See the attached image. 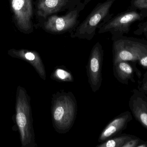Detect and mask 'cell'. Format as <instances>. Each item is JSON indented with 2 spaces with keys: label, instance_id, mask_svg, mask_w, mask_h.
<instances>
[{
  "label": "cell",
  "instance_id": "1",
  "mask_svg": "<svg viewBox=\"0 0 147 147\" xmlns=\"http://www.w3.org/2000/svg\"><path fill=\"white\" fill-rule=\"evenodd\" d=\"M51 114L53 126L59 134L69 132L74 123L78 104L71 91H57L52 96Z\"/></svg>",
  "mask_w": 147,
  "mask_h": 147
},
{
  "label": "cell",
  "instance_id": "2",
  "mask_svg": "<svg viewBox=\"0 0 147 147\" xmlns=\"http://www.w3.org/2000/svg\"><path fill=\"white\" fill-rule=\"evenodd\" d=\"M115 1L106 0L98 3L85 20L71 33V37L87 40L92 39L96 29L113 17L110 9Z\"/></svg>",
  "mask_w": 147,
  "mask_h": 147
},
{
  "label": "cell",
  "instance_id": "3",
  "mask_svg": "<svg viewBox=\"0 0 147 147\" xmlns=\"http://www.w3.org/2000/svg\"><path fill=\"white\" fill-rule=\"evenodd\" d=\"M113 41V64L121 61L136 63L147 55L146 40L123 35Z\"/></svg>",
  "mask_w": 147,
  "mask_h": 147
},
{
  "label": "cell",
  "instance_id": "4",
  "mask_svg": "<svg viewBox=\"0 0 147 147\" xmlns=\"http://www.w3.org/2000/svg\"><path fill=\"white\" fill-rule=\"evenodd\" d=\"M85 6L82 2L72 10L68 11L64 15L58 16L53 14L50 16L40 23L42 29L51 34L71 33L79 24L80 14Z\"/></svg>",
  "mask_w": 147,
  "mask_h": 147
},
{
  "label": "cell",
  "instance_id": "5",
  "mask_svg": "<svg viewBox=\"0 0 147 147\" xmlns=\"http://www.w3.org/2000/svg\"><path fill=\"white\" fill-rule=\"evenodd\" d=\"M145 18L138 11L129 8L112 17L98 28L99 34L110 33L111 40H115L124 34H127L132 24Z\"/></svg>",
  "mask_w": 147,
  "mask_h": 147
},
{
  "label": "cell",
  "instance_id": "6",
  "mask_svg": "<svg viewBox=\"0 0 147 147\" xmlns=\"http://www.w3.org/2000/svg\"><path fill=\"white\" fill-rule=\"evenodd\" d=\"M16 116L17 123L21 133L22 140L24 146H37L33 127L30 98L25 90L21 91Z\"/></svg>",
  "mask_w": 147,
  "mask_h": 147
},
{
  "label": "cell",
  "instance_id": "7",
  "mask_svg": "<svg viewBox=\"0 0 147 147\" xmlns=\"http://www.w3.org/2000/svg\"><path fill=\"white\" fill-rule=\"evenodd\" d=\"M103 56L104 50L102 45L100 42H96L91 51L86 66L88 83L93 92H96L102 85Z\"/></svg>",
  "mask_w": 147,
  "mask_h": 147
},
{
  "label": "cell",
  "instance_id": "8",
  "mask_svg": "<svg viewBox=\"0 0 147 147\" xmlns=\"http://www.w3.org/2000/svg\"><path fill=\"white\" fill-rule=\"evenodd\" d=\"M36 14L40 24L50 16L72 10L83 0H37Z\"/></svg>",
  "mask_w": 147,
  "mask_h": 147
},
{
  "label": "cell",
  "instance_id": "9",
  "mask_svg": "<svg viewBox=\"0 0 147 147\" xmlns=\"http://www.w3.org/2000/svg\"><path fill=\"white\" fill-rule=\"evenodd\" d=\"M12 7L21 29L26 32L32 30V0H12Z\"/></svg>",
  "mask_w": 147,
  "mask_h": 147
},
{
  "label": "cell",
  "instance_id": "10",
  "mask_svg": "<svg viewBox=\"0 0 147 147\" xmlns=\"http://www.w3.org/2000/svg\"><path fill=\"white\" fill-rule=\"evenodd\" d=\"M129 106L133 116L147 130V95L138 89H134Z\"/></svg>",
  "mask_w": 147,
  "mask_h": 147
},
{
  "label": "cell",
  "instance_id": "11",
  "mask_svg": "<svg viewBox=\"0 0 147 147\" xmlns=\"http://www.w3.org/2000/svg\"><path fill=\"white\" fill-rule=\"evenodd\" d=\"M132 120L133 116L129 111L122 113L109 123L104 129L98 137V142H104L121 134Z\"/></svg>",
  "mask_w": 147,
  "mask_h": 147
},
{
  "label": "cell",
  "instance_id": "12",
  "mask_svg": "<svg viewBox=\"0 0 147 147\" xmlns=\"http://www.w3.org/2000/svg\"><path fill=\"white\" fill-rule=\"evenodd\" d=\"M113 65L114 76L118 82L123 84L128 85L129 81L133 83L135 82L134 72L139 79L141 77L140 71L136 66L133 67L128 61H120Z\"/></svg>",
  "mask_w": 147,
  "mask_h": 147
},
{
  "label": "cell",
  "instance_id": "13",
  "mask_svg": "<svg viewBox=\"0 0 147 147\" xmlns=\"http://www.w3.org/2000/svg\"><path fill=\"white\" fill-rule=\"evenodd\" d=\"M19 55L28 61L36 70L43 80L46 79V72L43 61L40 54L35 51L22 50L19 52Z\"/></svg>",
  "mask_w": 147,
  "mask_h": 147
},
{
  "label": "cell",
  "instance_id": "14",
  "mask_svg": "<svg viewBox=\"0 0 147 147\" xmlns=\"http://www.w3.org/2000/svg\"><path fill=\"white\" fill-rule=\"evenodd\" d=\"M52 80L61 83L73 82L74 77L71 71L64 66L55 67L51 75Z\"/></svg>",
  "mask_w": 147,
  "mask_h": 147
},
{
  "label": "cell",
  "instance_id": "15",
  "mask_svg": "<svg viewBox=\"0 0 147 147\" xmlns=\"http://www.w3.org/2000/svg\"><path fill=\"white\" fill-rule=\"evenodd\" d=\"M135 137L132 135L121 134L104 142L96 147H122L127 141Z\"/></svg>",
  "mask_w": 147,
  "mask_h": 147
},
{
  "label": "cell",
  "instance_id": "16",
  "mask_svg": "<svg viewBox=\"0 0 147 147\" xmlns=\"http://www.w3.org/2000/svg\"><path fill=\"white\" fill-rule=\"evenodd\" d=\"M129 8L138 11L144 18H147V0H131Z\"/></svg>",
  "mask_w": 147,
  "mask_h": 147
},
{
  "label": "cell",
  "instance_id": "17",
  "mask_svg": "<svg viewBox=\"0 0 147 147\" xmlns=\"http://www.w3.org/2000/svg\"><path fill=\"white\" fill-rule=\"evenodd\" d=\"M147 33V21L139 23L137 28L134 31L136 35H142Z\"/></svg>",
  "mask_w": 147,
  "mask_h": 147
},
{
  "label": "cell",
  "instance_id": "18",
  "mask_svg": "<svg viewBox=\"0 0 147 147\" xmlns=\"http://www.w3.org/2000/svg\"><path fill=\"white\" fill-rule=\"evenodd\" d=\"M138 89L147 95V70L144 74L142 80L139 81Z\"/></svg>",
  "mask_w": 147,
  "mask_h": 147
},
{
  "label": "cell",
  "instance_id": "19",
  "mask_svg": "<svg viewBox=\"0 0 147 147\" xmlns=\"http://www.w3.org/2000/svg\"><path fill=\"white\" fill-rule=\"evenodd\" d=\"M143 140H141L139 137H136L133 138L127 141L122 147H137L138 145Z\"/></svg>",
  "mask_w": 147,
  "mask_h": 147
},
{
  "label": "cell",
  "instance_id": "20",
  "mask_svg": "<svg viewBox=\"0 0 147 147\" xmlns=\"http://www.w3.org/2000/svg\"><path fill=\"white\" fill-rule=\"evenodd\" d=\"M140 65L143 68L147 69V55L144 56L139 61H138Z\"/></svg>",
  "mask_w": 147,
  "mask_h": 147
},
{
  "label": "cell",
  "instance_id": "21",
  "mask_svg": "<svg viewBox=\"0 0 147 147\" xmlns=\"http://www.w3.org/2000/svg\"><path fill=\"white\" fill-rule=\"evenodd\" d=\"M137 147H147V141L142 140Z\"/></svg>",
  "mask_w": 147,
  "mask_h": 147
},
{
  "label": "cell",
  "instance_id": "22",
  "mask_svg": "<svg viewBox=\"0 0 147 147\" xmlns=\"http://www.w3.org/2000/svg\"><path fill=\"white\" fill-rule=\"evenodd\" d=\"M92 1V0H83V2L84 3L85 5H86V4H88L90 1Z\"/></svg>",
  "mask_w": 147,
  "mask_h": 147
},
{
  "label": "cell",
  "instance_id": "23",
  "mask_svg": "<svg viewBox=\"0 0 147 147\" xmlns=\"http://www.w3.org/2000/svg\"><path fill=\"white\" fill-rule=\"evenodd\" d=\"M143 35H144V36H145L147 39V33H146L144 34H143Z\"/></svg>",
  "mask_w": 147,
  "mask_h": 147
}]
</instances>
